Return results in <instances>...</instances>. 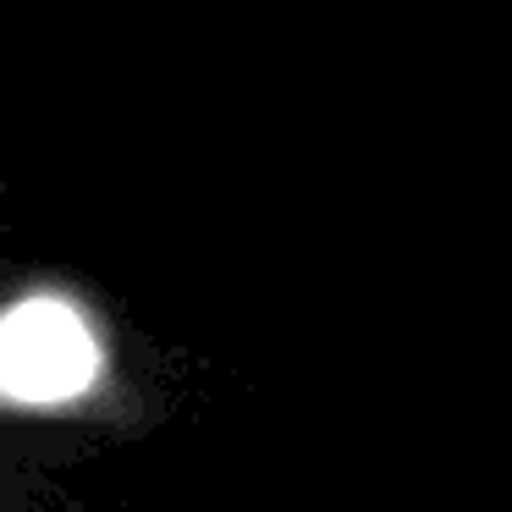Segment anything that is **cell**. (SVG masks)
<instances>
[{"label":"cell","instance_id":"obj_1","mask_svg":"<svg viewBox=\"0 0 512 512\" xmlns=\"http://www.w3.org/2000/svg\"><path fill=\"white\" fill-rule=\"evenodd\" d=\"M105 380V331L61 281H34L0 303V402L23 413H67Z\"/></svg>","mask_w":512,"mask_h":512}]
</instances>
